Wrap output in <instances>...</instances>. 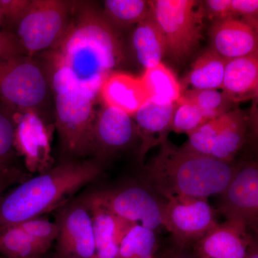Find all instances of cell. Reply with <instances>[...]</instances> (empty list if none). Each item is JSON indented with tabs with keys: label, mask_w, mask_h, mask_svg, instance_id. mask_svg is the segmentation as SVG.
<instances>
[{
	"label": "cell",
	"mask_w": 258,
	"mask_h": 258,
	"mask_svg": "<svg viewBox=\"0 0 258 258\" xmlns=\"http://www.w3.org/2000/svg\"><path fill=\"white\" fill-rule=\"evenodd\" d=\"M45 53V62L98 96L124 55L116 29L102 10L89 2L76 1L63 39L55 50Z\"/></svg>",
	"instance_id": "cell-1"
},
{
	"label": "cell",
	"mask_w": 258,
	"mask_h": 258,
	"mask_svg": "<svg viewBox=\"0 0 258 258\" xmlns=\"http://www.w3.org/2000/svg\"><path fill=\"white\" fill-rule=\"evenodd\" d=\"M159 152L142 165V182L166 200L171 197L208 198L220 195L237 164L217 160L178 147L166 139Z\"/></svg>",
	"instance_id": "cell-2"
},
{
	"label": "cell",
	"mask_w": 258,
	"mask_h": 258,
	"mask_svg": "<svg viewBox=\"0 0 258 258\" xmlns=\"http://www.w3.org/2000/svg\"><path fill=\"white\" fill-rule=\"evenodd\" d=\"M96 158L61 161L0 198V227L14 225L58 209L105 169Z\"/></svg>",
	"instance_id": "cell-3"
},
{
	"label": "cell",
	"mask_w": 258,
	"mask_h": 258,
	"mask_svg": "<svg viewBox=\"0 0 258 258\" xmlns=\"http://www.w3.org/2000/svg\"><path fill=\"white\" fill-rule=\"evenodd\" d=\"M45 69L54 98L60 162L93 157L94 104L98 95L80 87L58 70Z\"/></svg>",
	"instance_id": "cell-4"
},
{
	"label": "cell",
	"mask_w": 258,
	"mask_h": 258,
	"mask_svg": "<svg viewBox=\"0 0 258 258\" xmlns=\"http://www.w3.org/2000/svg\"><path fill=\"white\" fill-rule=\"evenodd\" d=\"M52 96L45 66L20 55L0 59V99L16 112L42 111Z\"/></svg>",
	"instance_id": "cell-5"
},
{
	"label": "cell",
	"mask_w": 258,
	"mask_h": 258,
	"mask_svg": "<svg viewBox=\"0 0 258 258\" xmlns=\"http://www.w3.org/2000/svg\"><path fill=\"white\" fill-rule=\"evenodd\" d=\"M149 3L164 37L166 55L179 63L187 60L203 38L205 13L203 3L197 0H155Z\"/></svg>",
	"instance_id": "cell-6"
},
{
	"label": "cell",
	"mask_w": 258,
	"mask_h": 258,
	"mask_svg": "<svg viewBox=\"0 0 258 258\" xmlns=\"http://www.w3.org/2000/svg\"><path fill=\"white\" fill-rule=\"evenodd\" d=\"M74 1L30 0L28 9L13 25V32L25 55L55 50L62 41L72 18Z\"/></svg>",
	"instance_id": "cell-7"
},
{
	"label": "cell",
	"mask_w": 258,
	"mask_h": 258,
	"mask_svg": "<svg viewBox=\"0 0 258 258\" xmlns=\"http://www.w3.org/2000/svg\"><path fill=\"white\" fill-rule=\"evenodd\" d=\"M88 205L105 209L120 218L157 232L163 227L165 200L142 182L98 188L81 194Z\"/></svg>",
	"instance_id": "cell-8"
},
{
	"label": "cell",
	"mask_w": 258,
	"mask_h": 258,
	"mask_svg": "<svg viewBox=\"0 0 258 258\" xmlns=\"http://www.w3.org/2000/svg\"><path fill=\"white\" fill-rule=\"evenodd\" d=\"M216 212L208 198L171 197L163 208V227L170 232L174 244L193 247L219 223Z\"/></svg>",
	"instance_id": "cell-9"
},
{
	"label": "cell",
	"mask_w": 258,
	"mask_h": 258,
	"mask_svg": "<svg viewBox=\"0 0 258 258\" xmlns=\"http://www.w3.org/2000/svg\"><path fill=\"white\" fill-rule=\"evenodd\" d=\"M216 210L226 221L235 222L257 233L258 165L257 161L237 164L232 179L220 195Z\"/></svg>",
	"instance_id": "cell-10"
},
{
	"label": "cell",
	"mask_w": 258,
	"mask_h": 258,
	"mask_svg": "<svg viewBox=\"0 0 258 258\" xmlns=\"http://www.w3.org/2000/svg\"><path fill=\"white\" fill-rule=\"evenodd\" d=\"M56 258H95L92 217L81 195L57 209Z\"/></svg>",
	"instance_id": "cell-11"
},
{
	"label": "cell",
	"mask_w": 258,
	"mask_h": 258,
	"mask_svg": "<svg viewBox=\"0 0 258 258\" xmlns=\"http://www.w3.org/2000/svg\"><path fill=\"white\" fill-rule=\"evenodd\" d=\"M139 140L138 128L132 115L107 106L96 113L93 131V158L106 163L113 154L128 150Z\"/></svg>",
	"instance_id": "cell-12"
},
{
	"label": "cell",
	"mask_w": 258,
	"mask_h": 258,
	"mask_svg": "<svg viewBox=\"0 0 258 258\" xmlns=\"http://www.w3.org/2000/svg\"><path fill=\"white\" fill-rule=\"evenodd\" d=\"M210 35L212 50L225 60L257 55V31L240 19L216 20Z\"/></svg>",
	"instance_id": "cell-13"
},
{
	"label": "cell",
	"mask_w": 258,
	"mask_h": 258,
	"mask_svg": "<svg viewBox=\"0 0 258 258\" xmlns=\"http://www.w3.org/2000/svg\"><path fill=\"white\" fill-rule=\"evenodd\" d=\"M253 238L244 226L225 221L209 230L193 248L200 258H244Z\"/></svg>",
	"instance_id": "cell-14"
},
{
	"label": "cell",
	"mask_w": 258,
	"mask_h": 258,
	"mask_svg": "<svg viewBox=\"0 0 258 258\" xmlns=\"http://www.w3.org/2000/svg\"><path fill=\"white\" fill-rule=\"evenodd\" d=\"M176 103H160L149 99L133 115L141 141L139 159L144 157L153 147L159 146L168 139Z\"/></svg>",
	"instance_id": "cell-15"
},
{
	"label": "cell",
	"mask_w": 258,
	"mask_h": 258,
	"mask_svg": "<svg viewBox=\"0 0 258 258\" xmlns=\"http://www.w3.org/2000/svg\"><path fill=\"white\" fill-rule=\"evenodd\" d=\"M99 96L104 106L118 108L132 116L150 99L142 78L116 71L105 80Z\"/></svg>",
	"instance_id": "cell-16"
},
{
	"label": "cell",
	"mask_w": 258,
	"mask_h": 258,
	"mask_svg": "<svg viewBox=\"0 0 258 258\" xmlns=\"http://www.w3.org/2000/svg\"><path fill=\"white\" fill-rule=\"evenodd\" d=\"M87 206L92 217L95 258H119L120 242L135 224L100 207Z\"/></svg>",
	"instance_id": "cell-17"
},
{
	"label": "cell",
	"mask_w": 258,
	"mask_h": 258,
	"mask_svg": "<svg viewBox=\"0 0 258 258\" xmlns=\"http://www.w3.org/2000/svg\"><path fill=\"white\" fill-rule=\"evenodd\" d=\"M221 89L235 103L257 96L258 55L227 60Z\"/></svg>",
	"instance_id": "cell-18"
},
{
	"label": "cell",
	"mask_w": 258,
	"mask_h": 258,
	"mask_svg": "<svg viewBox=\"0 0 258 258\" xmlns=\"http://www.w3.org/2000/svg\"><path fill=\"white\" fill-rule=\"evenodd\" d=\"M132 44L137 60L145 70L162 62L166 55L165 42L152 11L137 24L132 36Z\"/></svg>",
	"instance_id": "cell-19"
},
{
	"label": "cell",
	"mask_w": 258,
	"mask_h": 258,
	"mask_svg": "<svg viewBox=\"0 0 258 258\" xmlns=\"http://www.w3.org/2000/svg\"><path fill=\"white\" fill-rule=\"evenodd\" d=\"M247 119L240 110L231 111L230 118L217 134L210 157L226 163H232L245 143Z\"/></svg>",
	"instance_id": "cell-20"
},
{
	"label": "cell",
	"mask_w": 258,
	"mask_h": 258,
	"mask_svg": "<svg viewBox=\"0 0 258 258\" xmlns=\"http://www.w3.org/2000/svg\"><path fill=\"white\" fill-rule=\"evenodd\" d=\"M226 61L212 48L203 52L194 62L186 77L191 89H221Z\"/></svg>",
	"instance_id": "cell-21"
},
{
	"label": "cell",
	"mask_w": 258,
	"mask_h": 258,
	"mask_svg": "<svg viewBox=\"0 0 258 258\" xmlns=\"http://www.w3.org/2000/svg\"><path fill=\"white\" fill-rule=\"evenodd\" d=\"M150 99L160 103H176L182 94V88L175 74L161 62L145 70L142 76Z\"/></svg>",
	"instance_id": "cell-22"
},
{
	"label": "cell",
	"mask_w": 258,
	"mask_h": 258,
	"mask_svg": "<svg viewBox=\"0 0 258 258\" xmlns=\"http://www.w3.org/2000/svg\"><path fill=\"white\" fill-rule=\"evenodd\" d=\"M152 12L150 3L145 0H106L103 2V15L116 27H128L144 20Z\"/></svg>",
	"instance_id": "cell-23"
},
{
	"label": "cell",
	"mask_w": 258,
	"mask_h": 258,
	"mask_svg": "<svg viewBox=\"0 0 258 258\" xmlns=\"http://www.w3.org/2000/svg\"><path fill=\"white\" fill-rule=\"evenodd\" d=\"M45 253L18 225L0 227V257L40 258Z\"/></svg>",
	"instance_id": "cell-24"
},
{
	"label": "cell",
	"mask_w": 258,
	"mask_h": 258,
	"mask_svg": "<svg viewBox=\"0 0 258 258\" xmlns=\"http://www.w3.org/2000/svg\"><path fill=\"white\" fill-rule=\"evenodd\" d=\"M157 232L135 224L120 244L119 258H155Z\"/></svg>",
	"instance_id": "cell-25"
},
{
	"label": "cell",
	"mask_w": 258,
	"mask_h": 258,
	"mask_svg": "<svg viewBox=\"0 0 258 258\" xmlns=\"http://www.w3.org/2000/svg\"><path fill=\"white\" fill-rule=\"evenodd\" d=\"M179 101L195 105L209 120L230 111L235 104L225 93L218 90H188L182 93Z\"/></svg>",
	"instance_id": "cell-26"
},
{
	"label": "cell",
	"mask_w": 258,
	"mask_h": 258,
	"mask_svg": "<svg viewBox=\"0 0 258 258\" xmlns=\"http://www.w3.org/2000/svg\"><path fill=\"white\" fill-rule=\"evenodd\" d=\"M230 111L208 120L189 136V140L183 147L197 154L210 157L217 134L230 118Z\"/></svg>",
	"instance_id": "cell-27"
},
{
	"label": "cell",
	"mask_w": 258,
	"mask_h": 258,
	"mask_svg": "<svg viewBox=\"0 0 258 258\" xmlns=\"http://www.w3.org/2000/svg\"><path fill=\"white\" fill-rule=\"evenodd\" d=\"M14 111L5 103L0 107V169L15 166L16 120Z\"/></svg>",
	"instance_id": "cell-28"
},
{
	"label": "cell",
	"mask_w": 258,
	"mask_h": 258,
	"mask_svg": "<svg viewBox=\"0 0 258 258\" xmlns=\"http://www.w3.org/2000/svg\"><path fill=\"white\" fill-rule=\"evenodd\" d=\"M208 120L198 107L187 102L179 101L173 115L171 131L176 134H186L189 137Z\"/></svg>",
	"instance_id": "cell-29"
},
{
	"label": "cell",
	"mask_w": 258,
	"mask_h": 258,
	"mask_svg": "<svg viewBox=\"0 0 258 258\" xmlns=\"http://www.w3.org/2000/svg\"><path fill=\"white\" fill-rule=\"evenodd\" d=\"M45 252L58 236L59 227L56 222L50 221L43 217H34L17 224Z\"/></svg>",
	"instance_id": "cell-30"
},
{
	"label": "cell",
	"mask_w": 258,
	"mask_h": 258,
	"mask_svg": "<svg viewBox=\"0 0 258 258\" xmlns=\"http://www.w3.org/2000/svg\"><path fill=\"white\" fill-rule=\"evenodd\" d=\"M231 9L234 18L241 17L240 20L257 31V0H232Z\"/></svg>",
	"instance_id": "cell-31"
},
{
	"label": "cell",
	"mask_w": 258,
	"mask_h": 258,
	"mask_svg": "<svg viewBox=\"0 0 258 258\" xmlns=\"http://www.w3.org/2000/svg\"><path fill=\"white\" fill-rule=\"evenodd\" d=\"M30 0H0V8L4 15V23L14 25L25 13Z\"/></svg>",
	"instance_id": "cell-32"
},
{
	"label": "cell",
	"mask_w": 258,
	"mask_h": 258,
	"mask_svg": "<svg viewBox=\"0 0 258 258\" xmlns=\"http://www.w3.org/2000/svg\"><path fill=\"white\" fill-rule=\"evenodd\" d=\"M25 55L18 39L11 32L0 31V59Z\"/></svg>",
	"instance_id": "cell-33"
},
{
	"label": "cell",
	"mask_w": 258,
	"mask_h": 258,
	"mask_svg": "<svg viewBox=\"0 0 258 258\" xmlns=\"http://www.w3.org/2000/svg\"><path fill=\"white\" fill-rule=\"evenodd\" d=\"M232 0H208L205 2V11L216 20L234 18L231 9Z\"/></svg>",
	"instance_id": "cell-34"
},
{
	"label": "cell",
	"mask_w": 258,
	"mask_h": 258,
	"mask_svg": "<svg viewBox=\"0 0 258 258\" xmlns=\"http://www.w3.org/2000/svg\"><path fill=\"white\" fill-rule=\"evenodd\" d=\"M24 180H25V174L17 166L0 169V198L5 195L8 188Z\"/></svg>",
	"instance_id": "cell-35"
},
{
	"label": "cell",
	"mask_w": 258,
	"mask_h": 258,
	"mask_svg": "<svg viewBox=\"0 0 258 258\" xmlns=\"http://www.w3.org/2000/svg\"><path fill=\"white\" fill-rule=\"evenodd\" d=\"M193 247H181L174 244L163 258H200Z\"/></svg>",
	"instance_id": "cell-36"
},
{
	"label": "cell",
	"mask_w": 258,
	"mask_h": 258,
	"mask_svg": "<svg viewBox=\"0 0 258 258\" xmlns=\"http://www.w3.org/2000/svg\"><path fill=\"white\" fill-rule=\"evenodd\" d=\"M244 258H258L257 242L255 239L253 238L249 244Z\"/></svg>",
	"instance_id": "cell-37"
},
{
	"label": "cell",
	"mask_w": 258,
	"mask_h": 258,
	"mask_svg": "<svg viewBox=\"0 0 258 258\" xmlns=\"http://www.w3.org/2000/svg\"><path fill=\"white\" fill-rule=\"evenodd\" d=\"M4 23V15H3V11L0 8V27Z\"/></svg>",
	"instance_id": "cell-38"
},
{
	"label": "cell",
	"mask_w": 258,
	"mask_h": 258,
	"mask_svg": "<svg viewBox=\"0 0 258 258\" xmlns=\"http://www.w3.org/2000/svg\"><path fill=\"white\" fill-rule=\"evenodd\" d=\"M0 258H2V257H0Z\"/></svg>",
	"instance_id": "cell-39"
}]
</instances>
